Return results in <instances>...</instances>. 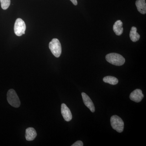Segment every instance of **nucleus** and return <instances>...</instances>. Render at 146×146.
Returning <instances> with one entry per match:
<instances>
[{
	"mask_svg": "<svg viewBox=\"0 0 146 146\" xmlns=\"http://www.w3.org/2000/svg\"><path fill=\"white\" fill-rule=\"evenodd\" d=\"M1 6L4 10L7 9L10 5V0H0Z\"/></svg>",
	"mask_w": 146,
	"mask_h": 146,
	"instance_id": "obj_14",
	"label": "nucleus"
},
{
	"mask_svg": "<svg viewBox=\"0 0 146 146\" xmlns=\"http://www.w3.org/2000/svg\"><path fill=\"white\" fill-rule=\"evenodd\" d=\"M106 59L108 62L116 66H121L125 63V59L119 54L111 53L106 55Z\"/></svg>",
	"mask_w": 146,
	"mask_h": 146,
	"instance_id": "obj_1",
	"label": "nucleus"
},
{
	"mask_svg": "<svg viewBox=\"0 0 146 146\" xmlns=\"http://www.w3.org/2000/svg\"><path fill=\"white\" fill-rule=\"evenodd\" d=\"M136 5L138 11L142 14L146 13V3L145 0H137Z\"/></svg>",
	"mask_w": 146,
	"mask_h": 146,
	"instance_id": "obj_11",
	"label": "nucleus"
},
{
	"mask_svg": "<svg viewBox=\"0 0 146 146\" xmlns=\"http://www.w3.org/2000/svg\"><path fill=\"white\" fill-rule=\"evenodd\" d=\"M61 112L63 118L66 121H70L72 120V115L70 110L65 104H61Z\"/></svg>",
	"mask_w": 146,
	"mask_h": 146,
	"instance_id": "obj_7",
	"label": "nucleus"
},
{
	"mask_svg": "<svg viewBox=\"0 0 146 146\" xmlns=\"http://www.w3.org/2000/svg\"><path fill=\"white\" fill-rule=\"evenodd\" d=\"M111 126L113 129L118 132H123L124 129V124L123 120L117 115H113L110 119Z\"/></svg>",
	"mask_w": 146,
	"mask_h": 146,
	"instance_id": "obj_4",
	"label": "nucleus"
},
{
	"mask_svg": "<svg viewBox=\"0 0 146 146\" xmlns=\"http://www.w3.org/2000/svg\"><path fill=\"white\" fill-rule=\"evenodd\" d=\"M83 143L82 141H78L73 144L72 146H83Z\"/></svg>",
	"mask_w": 146,
	"mask_h": 146,
	"instance_id": "obj_15",
	"label": "nucleus"
},
{
	"mask_svg": "<svg viewBox=\"0 0 146 146\" xmlns=\"http://www.w3.org/2000/svg\"><path fill=\"white\" fill-rule=\"evenodd\" d=\"M82 99L85 106L90 109L91 112H94L95 111V108L94 103L90 98L87 94L84 93H82Z\"/></svg>",
	"mask_w": 146,
	"mask_h": 146,
	"instance_id": "obj_8",
	"label": "nucleus"
},
{
	"mask_svg": "<svg viewBox=\"0 0 146 146\" xmlns=\"http://www.w3.org/2000/svg\"><path fill=\"white\" fill-rule=\"evenodd\" d=\"M37 136L36 130L33 127H29L26 129L25 138L27 141H33Z\"/></svg>",
	"mask_w": 146,
	"mask_h": 146,
	"instance_id": "obj_9",
	"label": "nucleus"
},
{
	"mask_svg": "<svg viewBox=\"0 0 146 146\" xmlns=\"http://www.w3.org/2000/svg\"><path fill=\"white\" fill-rule=\"evenodd\" d=\"M26 26L25 22L21 18H18L16 20L14 25V30L17 36H21L25 34Z\"/></svg>",
	"mask_w": 146,
	"mask_h": 146,
	"instance_id": "obj_5",
	"label": "nucleus"
},
{
	"mask_svg": "<svg viewBox=\"0 0 146 146\" xmlns=\"http://www.w3.org/2000/svg\"><path fill=\"white\" fill-rule=\"evenodd\" d=\"M7 100L9 104L13 107L18 108L21 105V102L18 95L13 89H9L7 92Z\"/></svg>",
	"mask_w": 146,
	"mask_h": 146,
	"instance_id": "obj_2",
	"label": "nucleus"
},
{
	"mask_svg": "<svg viewBox=\"0 0 146 146\" xmlns=\"http://www.w3.org/2000/svg\"><path fill=\"white\" fill-rule=\"evenodd\" d=\"M103 81L106 83L110 84L112 85H116L118 83V79L112 76H107L104 78Z\"/></svg>",
	"mask_w": 146,
	"mask_h": 146,
	"instance_id": "obj_13",
	"label": "nucleus"
},
{
	"mask_svg": "<svg viewBox=\"0 0 146 146\" xmlns=\"http://www.w3.org/2000/svg\"><path fill=\"white\" fill-rule=\"evenodd\" d=\"M123 23L120 20L116 21L113 25V29L116 35L119 36L123 32Z\"/></svg>",
	"mask_w": 146,
	"mask_h": 146,
	"instance_id": "obj_10",
	"label": "nucleus"
},
{
	"mask_svg": "<svg viewBox=\"0 0 146 146\" xmlns=\"http://www.w3.org/2000/svg\"><path fill=\"white\" fill-rule=\"evenodd\" d=\"M71 2L73 3V4L75 5H77L78 4L77 1V0H70Z\"/></svg>",
	"mask_w": 146,
	"mask_h": 146,
	"instance_id": "obj_16",
	"label": "nucleus"
},
{
	"mask_svg": "<svg viewBox=\"0 0 146 146\" xmlns=\"http://www.w3.org/2000/svg\"><path fill=\"white\" fill-rule=\"evenodd\" d=\"M137 29L136 27H131L129 34L131 40L133 42H136L138 41L140 38V35L137 32Z\"/></svg>",
	"mask_w": 146,
	"mask_h": 146,
	"instance_id": "obj_12",
	"label": "nucleus"
},
{
	"mask_svg": "<svg viewBox=\"0 0 146 146\" xmlns=\"http://www.w3.org/2000/svg\"><path fill=\"white\" fill-rule=\"evenodd\" d=\"M49 47L51 52L56 57L58 58L60 56L62 52V48L59 40L54 38L50 42Z\"/></svg>",
	"mask_w": 146,
	"mask_h": 146,
	"instance_id": "obj_3",
	"label": "nucleus"
},
{
	"mask_svg": "<svg viewBox=\"0 0 146 146\" xmlns=\"http://www.w3.org/2000/svg\"><path fill=\"white\" fill-rule=\"evenodd\" d=\"M144 97V95L141 89H136L131 93L129 98L131 100L138 103L142 101Z\"/></svg>",
	"mask_w": 146,
	"mask_h": 146,
	"instance_id": "obj_6",
	"label": "nucleus"
}]
</instances>
